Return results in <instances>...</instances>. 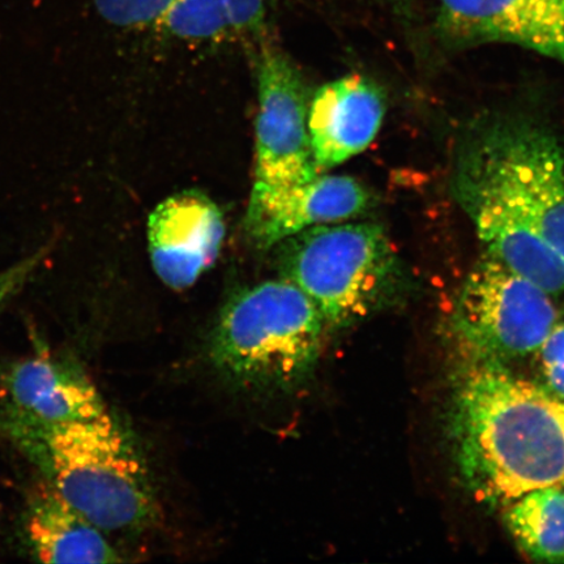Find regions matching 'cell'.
<instances>
[{
	"mask_svg": "<svg viewBox=\"0 0 564 564\" xmlns=\"http://www.w3.org/2000/svg\"><path fill=\"white\" fill-rule=\"evenodd\" d=\"M224 237L223 212L208 196L185 192L167 197L148 220L153 270L165 285L183 291L214 265Z\"/></svg>",
	"mask_w": 564,
	"mask_h": 564,
	"instance_id": "cell-10",
	"label": "cell"
},
{
	"mask_svg": "<svg viewBox=\"0 0 564 564\" xmlns=\"http://www.w3.org/2000/svg\"><path fill=\"white\" fill-rule=\"evenodd\" d=\"M0 427H46L86 421L106 412L97 388L67 359L41 350L4 372Z\"/></svg>",
	"mask_w": 564,
	"mask_h": 564,
	"instance_id": "cell-8",
	"label": "cell"
},
{
	"mask_svg": "<svg viewBox=\"0 0 564 564\" xmlns=\"http://www.w3.org/2000/svg\"><path fill=\"white\" fill-rule=\"evenodd\" d=\"M48 247L32 253V256L20 260L19 263L13 264L7 270L0 272V314H2L7 303H9L15 295L23 289L26 281L30 280L40 265L44 263L47 257Z\"/></svg>",
	"mask_w": 564,
	"mask_h": 564,
	"instance_id": "cell-18",
	"label": "cell"
},
{
	"mask_svg": "<svg viewBox=\"0 0 564 564\" xmlns=\"http://www.w3.org/2000/svg\"><path fill=\"white\" fill-rule=\"evenodd\" d=\"M387 7H390L391 10L397 11L399 13H406L415 3V0H380Z\"/></svg>",
	"mask_w": 564,
	"mask_h": 564,
	"instance_id": "cell-19",
	"label": "cell"
},
{
	"mask_svg": "<svg viewBox=\"0 0 564 564\" xmlns=\"http://www.w3.org/2000/svg\"><path fill=\"white\" fill-rule=\"evenodd\" d=\"M326 328L314 302L292 281H267L225 306L210 337V361L238 384L294 387L314 369Z\"/></svg>",
	"mask_w": 564,
	"mask_h": 564,
	"instance_id": "cell-4",
	"label": "cell"
},
{
	"mask_svg": "<svg viewBox=\"0 0 564 564\" xmlns=\"http://www.w3.org/2000/svg\"><path fill=\"white\" fill-rule=\"evenodd\" d=\"M28 545L44 563L122 562L100 528L69 506L51 485L35 490L24 518Z\"/></svg>",
	"mask_w": 564,
	"mask_h": 564,
	"instance_id": "cell-13",
	"label": "cell"
},
{
	"mask_svg": "<svg viewBox=\"0 0 564 564\" xmlns=\"http://www.w3.org/2000/svg\"><path fill=\"white\" fill-rule=\"evenodd\" d=\"M556 323L552 295L490 256L469 273L455 312L477 359L500 364L538 352Z\"/></svg>",
	"mask_w": 564,
	"mask_h": 564,
	"instance_id": "cell-6",
	"label": "cell"
},
{
	"mask_svg": "<svg viewBox=\"0 0 564 564\" xmlns=\"http://www.w3.org/2000/svg\"><path fill=\"white\" fill-rule=\"evenodd\" d=\"M384 112L382 94L364 76H344L317 90L307 116L317 169L327 171L364 152L377 138Z\"/></svg>",
	"mask_w": 564,
	"mask_h": 564,
	"instance_id": "cell-12",
	"label": "cell"
},
{
	"mask_svg": "<svg viewBox=\"0 0 564 564\" xmlns=\"http://www.w3.org/2000/svg\"><path fill=\"white\" fill-rule=\"evenodd\" d=\"M370 195L361 183L345 175H319L284 188L253 186L246 229L252 241L270 249L299 232L348 220L368 208Z\"/></svg>",
	"mask_w": 564,
	"mask_h": 564,
	"instance_id": "cell-11",
	"label": "cell"
},
{
	"mask_svg": "<svg viewBox=\"0 0 564 564\" xmlns=\"http://www.w3.org/2000/svg\"><path fill=\"white\" fill-rule=\"evenodd\" d=\"M270 0H173L156 26L188 42L220 41L258 32Z\"/></svg>",
	"mask_w": 564,
	"mask_h": 564,
	"instance_id": "cell-14",
	"label": "cell"
},
{
	"mask_svg": "<svg viewBox=\"0 0 564 564\" xmlns=\"http://www.w3.org/2000/svg\"><path fill=\"white\" fill-rule=\"evenodd\" d=\"M308 104L300 73L286 56L264 47L259 62L256 185L284 188L319 176L310 143Z\"/></svg>",
	"mask_w": 564,
	"mask_h": 564,
	"instance_id": "cell-7",
	"label": "cell"
},
{
	"mask_svg": "<svg viewBox=\"0 0 564 564\" xmlns=\"http://www.w3.org/2000/svg\"><path fill=\"white\" fill-rule=\"evenodd\" d=\"M173 0H96L109 23L122 28L158 25Z\"/></svg>",
	"mask_w": 564,
	"mask_h": 564,
	"instance_id": "cell-16",
	"label": "cell"
},
{
	"mask_svg": "<svg viewBox=\"0 0 564 564\" xmlns=\"http://www.w3.org/2000/svg\"><path fill=\"white\" fill-rule=\"evenodd\" d=\"M46 484L101 531H138L160 510L150 470L108 412L46 427L4 430Z\"/></svg>",
	"mask_w": 564,
	"mask_h": 564,
	"instance_id": "cell-2",
	"label": "cell"
},
{
	"mask_svg": "<svg viewBox=\"0 0 564 564\" xmlns=\"http://www.w3.org/2000/svg\"><path fill=\"white\" fill-rule=\"evenodd\" d=\"M458 469L479 502L507 506L527 492L564 488V399L477 361L451 409Z\"/></svg>",
	"mask_w": 564,
	"mask_h": 564,
	"instance_id": "cell-1",
	"label": "cell"
},
{
	"mask_svg": "<svg viewBox=\"0 0 564 564\" xmlns=\"http://www.w3.org/2000/svg\"><path fill=\"white\" fill-rule=\"evenodd\" d=\"M279 245L281 278L314 302L330 328L369 315L398 273L397 253L379 224L317 225Z\"/></svg>",
	"mask_w": 564,
	"mask_h": 564,
	"instance_id": "cell-5",
	"label": "cell"
},
{
	"mask_svg": "<svg viewBox=\"0 0 564 564\" xmlns=\"http://www.w3.org/2000/svg\"><path fill=\"white\" fill-rule=\"evenodd\" d=\"M505 523L529 558L564 563V488L533 490L512 500Z\"/></svg>",
	"mask_w": 564,
	"mask_h": 564,
	"instance_id": "cell-15",
	"label": "cell"
},
{
	"mask_svg": "<svg viewBox=\"0 0 564 564\" xmlns=\"http://www.w3.org/2000/svg\"><path fill=\"white\" fill-rule=\"evenodd\" d=\"M454 192L460 206L538 232L564 259V154L544 127L512 118L484 126L463 147Z\"/></svg>",
	"mask_w": 564,
	"mask_h": 564,
	"instance_id": "cell-3",
	"label": "cell"
},
{
	"mask_svg": "<svg viewBox=\"0 0 564 564\" xmlns=\"http://www.w3.org/2000/svg\"><path fill=\"white\" fill-rule=\"evenodd\" d=\"M438 25L457 46L506 42L564 61V0H440Z\"/></svg>",
	"mask_w": 564,
	"mask_h": 564,
	"instance_id": "cell-9",
	"label": "cell"
},
{
	"mask_svg": "<svg viewBox=\"0 0 564 564\" xmlns=\"http://www.w3.org/2000/svg\"><path fill=\"white\" fill-rule=\"evenodd\" d=\"M535 355L540 356L546 390L564 399V322L555 324Z\"/></svg>",
	"mask_w": 564,
	"mask_h": 564,
	"instance_id": "cell-17",
	"label": "cell"
}]
</instances>
